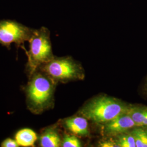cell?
Wrapping results in <instances>:
<instances>
[{
	"label": "cell",
	"mask_w": 147,
	"mask_h": 147,
	"mask_svg": "<svg viewBox=\"0 0 147 147\" xmlns=\"http://www.w3.org/2000/svg\"><path fill=\"white\" fill-rule=\"evenodd\" d=\"M30 76L25 89L27 105L31 112L39 113L52 102L54 82L47 75L38 72V69Z\"/></svg>",
	"instance_id": "1"
},
{
	"label": "cell",
	"mask_w": 147,
	"mask_h": 147,
	"mask_svg": "<svg viewBox=\"0 0 147 147\" xmlns=\"http://www.w3.org/2000/svg\"><path fill=\"white\" fill-rule=\"evenodd\" d=\"M130 106L116 98L106 95L101 96L84 105L81 113L86 118L96 123L106 124L126 113Z\"/></svg>",
	"instance_id": "2"
},
{
	"label": "cell",
	"mask_w": 147,
	"mask_h": 147,
	"mask_svg": "<svg viewBox=\"0 0 147 147\" xmlns=\"http://www.w3.org/2000/svg\"><path fill=\"white\" fill-rule=\"evenodd\" d=\"M30 49L27 51L28 57L27 68L30 75L38 68L54 58L53 55L50 32L42 27L33 30L29 40Z\"/></svg>",
	"instance_id": "3"
},
{
	"label": "cell",
	"mask_w": 147,
	"mask_h": 147,
	"mask_svg": "<svg viewBox=\"0 0 147 147\" xmlns=\"http://www.w3.org/2000/svg\"><path fill=\"white\" fill-rule=\"evenodd\" d=\"M42 70L54 81L80 79L83 75L79 65L67 57L53 58L44 64Z\"/></svg>",
	"instance_id": "4"
},
{
	"label": "cell",
	"mask_w": 147,
	"mask_h": 147,
	"mask_svg": "<svg viewBox=\"0 0 147 147\" xmlns=\"http://www.w3.org/2000/svg\"><path fill=\"white\" fill-rule=\"evenodd\" d=\"M32 30L11 20L0 21V44L9 47L14 43L18 45L28 41Z\"/></svg>",
	"instance_id": "5"
},
{
	"label": "cell",
	"mask_w": 147,
	"mask_h": 147,
	"mask_svg": "<svg viewBox=\"0 0 147 147\" xmlns=\"http://www.w3.org/2000/svg\"><path fill=\"white\" fill-rule=\"evenodd\" d=\"M136 126V124L126 112L106 123L105 132L108 135H118L130 131Z\"/></svg>",
	"instance_id": "6"
},
{
	"label": "cell",
	"mask_w": 147,
	"mask_h": 147,
	"mask_svg": "<svg viewBox=\"0 0 147 147\" xmlns=\"http://www.w3.org/2000/svg\"><path fill=\"white\" fill-rule=\"evenodd\" d=\"M63 124L65 127L74 134L87 136L89 134L88 123L85 117H73L65 119Z\"/></svg>",
	"instance_id": "7"
},
{
	"label": "cell",
	"mask_w": 147,
	"mask_h": 147,
	"mask_svg": "<svg viewBox=\"0 0 147 147\" xmlns=\"http://www.w3.org/2000/svg\"><path fill=\"white\" fill-rule=\"evenodd\" d=\"M39 146L42 147H58L61 146L62 140L55 128L46 129L39 138Z\"/></svg>",
	"instance_id": "8"
},
{
	"label": "cell",
	"mask_w": 147,
	"mask_h": 147,
	"mask_svg": "<svg viewBox=\"0 0 147 147\" xmlns=\"http://www.w3.org/2000/svg\"><path fill=\"white\" fill-rule=\"evenodd\" d=\"M38 139L36 132L29 128L22 129L15 135V140L19 147H34Z\"/></svg>",
	"instance_id": "9"
},
{
	"label": "cell",
	"mask_w": 147,
	"mask_h": 147,
	"mask_svg": "<svg viewBox=\"0 0 147 147\" xmlns=\"http://www.w3.org/2000/svg\"><path fill=\"white\" fill-rule=\"evenodd\" d=\"M127 113L131 117L137 126L147 127V106L130 105Z\"/></svg>",
	"instance_id": "10"
},
{
	"label": "cell",
	"mask_w": 147,
	"mask_h": 147,
	"mask_svg": "<svg viewBox=\"0 0 147 147\" xmlns=\"http://www.w3.org/2000/svg\"><path fill=\"white\" fill-rule=\"evenodd\" d=\"M130 132L135 138L136 147H147V129L146 127L136 126Z\"/></svg>",
	"instance_id": "11"
},
{
	"label": "cell",
	"mask_w": 147,
	"mask_h": 147,
	"mask_svg": "<svg viewBox=\"0 0 147 147\" xmlns=\"http://www.w3.org/2000/svg\"><path fill=\"white\" fill-rule=\"evenodd\" d=\"M116 141L118 147H136L135 138L130 131L118 135Z\"/></svg>",
	"instance_id": "12"
},
{
	"label": "cell",
	"mask_w": 147,
	"mask_h": 147,
	"mask_svg": "<svg viewBox=\"0 0 147 147\" xmlns=\"http://www.w3.org/2000/svg\"><path fill=\"white\" fill-rule=\"evenodd\" d=\"M61 146L63 147H80L81 143L80 140L75 136L66 135L63 137Z\"/></svg>",
	"instance_id": "13"
},
{
	"label": "cell",
	"mask_w": 147,
	"mask_h": 147,
	"mask_svg": "<svg viewBox=\"0 0 147 147\" xmlns=\"http://www.w3.org/2000/svg\"><path fill=\"white\" fill-rule=\"evenodd\" d=\"M1 147H19V146L18 145L16 140H13L11 138H8L2 142L1 144Z\"/></svg>",
	"instance_id": "14"
},
{
	"label": "cell",
	"mask_w": 147,
	"mask_h": 147,
	"mask_svg": "<svg viewBox=\"0 0 147 147\" xmlns=\"http://www.w3.org/2000/svg\"><path fill=\"white\" fill-rule=\"evenodd\" d=\"M100 146L103 147H118L116 141L115 142H113L111 141H106L101 142L100 143Z\"/></svg>",
	"instance_id": "15"
},
{
	"label": "cell",
	"mask_w": 147,
	"mask_h": 147,
	"mask_svg": "<svg viewBox=\"0 0 147 147\" xmlns=\"http://www.w3.org/2000/svg\"><path fill=\"white\" fill-rule=\"evenodd\" d=\"M143 90L144 93L147 95V78L146 80V81H145L144 84Z\"/></svg>",
	"instance_id": "16"
},
{
	"label": "cell",
	"mask_w": 147,
	"mask_h": 147,
	"mask_svg": "<svg viewBox=\"0 0 147 147\" xmlns=\"http://www.w3.org/2000/svg\"><path fill=\"white\" fill-rule=\"evenodd\" d=\"M146 127V128H147V127Z\"/></svg>",
	"instance_id": "17"
}]
</instances>
